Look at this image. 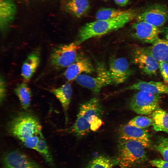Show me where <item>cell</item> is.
<instances>
[{
	"instance_id": "6da1fadb",
	"label": "cell",
	"mask_w": 168,
	"mask_h": 168,
	"mask_svg": "<svg viewBox=\"0 0 168 168\" xmlns=\"http://www.w3.org/2000/svg\"><path fill=\"white\" fill-rule=\"evenodd\" d=\"M103 114L100 100L96 97L92 98L81 105L75 123L67 131L77 138L84 137L101 126Z\"/></svg>"
},
{
	"instance_id": "7a4b0ae2",
	"label": "cell",
	"mask_w": 168,
	"mask_h": 168,
	"mask_svg": "<svg viewBox=\"0 0 168 168\" xmlns=\"http://www.w3.org/2000/svg\"><path fill=\"white\" fill-rule=\"evenodd\" d=\"M138 14L137 10L129 9L124 14L112 19L97 20L86 23L80 28L76 42L80 45L89 39L117 30L136 17Z\"/></svg>"
},
{
	"instance_id": "3957f363",
	"label": "cell",
	"mask_w": 168,
	"mask_h": 168,
	"mask_svg": "<svg viewBox=\"0 0 168 168\" xmlns=\"http://www.w3.org/2000/svg\"><path fill=\"white\" fill-rule=\"evenodd\" d=\"M6 129L8 133L23 142L28 138L42 133V126L38 119L27 112H20L8 122Z\"/></svg>"
},
{
	"instance_id": "277c9868",
	"label": "cell",
	"mask_w": 168,
	"mask_h": 168,
	"mask_svg": "<svg viewBox=\"0 0 168 168\" xmlns=\"http://www.w3.org/2000/svg\"><path fill=\"white\" fill-rule=\"evenodd\" d=\"M117 161L120 168H130L147 159L146 148L140 142L119 138Z\"/></svg>"
},
{
	"instance_id": "5b68a950",
	"label": "cell",
	"mask_w": 168,
	"mask_h": 168,
	"mask_svg": "<svg viewBox=\"0 0 168 168\" xmlns=\"http://www.w3.org/2000/svg\"><path fill=\"white\" fill-rule=\"evenodd\" d=\"M95 69L96 76L81 74L75 80L80 85L90 90L95 94H97L103 87L113 84L109 70L104 63L97 62Z\"/></svg>"
},
{
	"instance_id": "8992f818",
	"label": "cell",
	"mask_w": 168,
	"mask_h": 168,
	"mask_svg": "<svg viewBox=\"0 0 168 168\" xmlns=\"http://www.w3.org/2000/svg\"><path fill=\"white\" fill-rule=\"evenodd\" d=\"M79 45L75 41L55 48L50 56L51 65L57 69L68 67L77 59Z\"/></svg>"
},
{
	"instance_id": "52a82bcc",
	"label": "cell",
	"mask_w": 168,
	"mask_h": 168,
	"mask_svg": "<svg viewBox=\"0 0 168 168\" xmlns=\"http://www.w3.org/2000/svg\"><path fill=\"white\" fill-rule=\"evenodd\" d=\"M159 95L139 91L132 97L129 108L138 114H152L158 108L161 98Z\"/></svg>"
},
{
	"instance_id": "ba28073f",
	"label": "cell",
	"mask_w": 168,
	"mask_h": 168,
	"mask_svg": "<svg viewBox=\"0 0 168 168\" xmlns=\"http://www.w3.org/2000/svg\"><path fill=\"white\" fill-rule=\"evenodd\" d=\"M136 17L137 21H143L158 28L168 21V10L164 5H153L138 14Z\"/></svg>"
},
{
	"instance_id": "9c48e42d",
	"label": "cell",
	"mask_w": 168,
	"mask_h": 168,
	"mask_svg": "<svg viewBox=\"0 0 168 168\" xmlns=\"http://www.w3.org/2000/svg\"><path fill=\"white\" fill-rule=\"evenodd\" d=\"M133 62L144 74H155L159 69V62L154 58L149 50L139 49L135 50Z\"/></svg>"
},
{
	"instance_id": "30bf717a",
	"label": "cell",
	"mask_w": 168,
	"mask_h": 168,
	"mask_svg": "<svg viewBox=\"0 0 168 168\" xmlns=\"http://www.w3.org/2000/svg\"><path fill=\"white\" fill-rule=\"evenodd\" d=\"M2 168H40L26 155L18 151L5 154L2 158Z\"/></svg>"
},
{
	"instance_id": "8fae6325",
	"label": "cell",
	"mask_w": 168,
	"mask_h": 168,
	"mask_svg": "<svg viewBox=\"0 0 168 168\" xmlns=\"http://www.w3.org/2000/svg\"><path fill=\"white\" fill-rule=\"evenodd\" d=\"M132 35L135 38L144 43H152L158 37V28L145 21H137L132 26Z\"/></svg>"
},
{
	"instance_id": "7c38bea8",
	"label": "cell",
	"mask_w": 168,
	"mask_h": 168,
	"mask_svg": "<svg viewBox=\"0 0 168 168\" xmlns=\"http://www.w3.org/2000/svg\"><path fill=\"white\" fill-rule=\"evenodd\" d=\"M108 70L112 84L114 85H118L125 82L131 73L128 62L124 58L111 59Z\"/></svg>"
},
{
	"instance_id": "4fadbf2b",
	"label": "cell",
	"mask_w": 168,
	"mask_h": 168,
	"mask_svg": "<svg viewBox=\"0 0 168 168\" xmlns=\"http://www.w3.org/2000/svg\"><path fill=\"white\" fill-rule=\"evenodd\" d=\"M119 138L132 140L141 143L146 148L149 147L151 141L148 131L128 124L120 126L119 129Z\"/></svg>"
},
{
	"instance_id": "5bb4252c",
	"label": "cell",
	"mask_w": 168,
	"mask_h": 168,
	"mask_svg": "<svg viewBox=\"0 0 168 168\" xmlns=\"http://www.w3.org/2000/svg\"><path fill=\"white\" fill-rule=\"evenodd\" d=\"M95 70L88 58L82 56H78L75 61L67 67L64 75L68 81H71L75 79L82 73H91Z\"/></svg>"
},
{
	"instance_id": "9a60e30c",
	"label": "cell",
	"mask_w": 168,
	"mask_h": 168,
	"mask_svg": "<svg viewBox=\"0 0 168 168\" xmlns=\"http://www.w3.org/2000/svg\"><path fill=\"white\" fill-rule=\"evenodd\" d=\"M16 7L14 0H0V25L3 33L10 27L16 13Z\"/></svg>"
},
{
	"instance_id": "2e32d148",
	"label": "cell",
	"mask_w": 168,
	"mask_h": 168,
	"mask_svg": "<svg viewBox=\"0 0 168 168\" xmlns=\"http://www.w3.org/2000/svg\"><path fill=\"white\" fill-rule=\"evenodd\" d=\"M124 90H137L154 94H168V84L159 82L141 81L128 86Z\"/></svg>"
},
{
	"instance_id": "e0dca14e",
	"label": "cell",
	"mask_w": 168,
	"mask_h": 168,
	"mask_svg": "<svg viewBox=\"0 0 168 168\" xmlns=\"http://www.w3.org/2000/svg\"><path fill=\"white\" fill-rule=\"evenodd\" d=\"M40 55L38 51H34L28 56L21 68V76L25 82L31 79L40 62Z\"/></svg>"
},
{
	"instance_id": "ac0fdd59",
	"label": "cell",
	"mask_w": 168,
	"mask_h": 168,
	"mask_svg": "<svg viewBox=\"0 0 168 168\" xmlns=\"http://www.w3.org/2000/svg\"><path fill=\"white\" fill-rule=\"evenodd\" d=\"M51 92L54 95L62 105L64 113L66 124L68 120V111L72 95V86L69 83H67L58 88L51 89Z\"/></svg>"
},
{
	"instance_id": "d6986e66",
	"label": "cell",
	"mask_w": 168,
	"mask_h": 168,
	"mask_svg": "<svg viewBox=\"0 0 168 168\" xmlns=\"http://www.w3.org/2000/svg\"><path fill=\"white\" fill-rule=\"evenodd\" d=\"M149 50L158 62H168V31L164 38H158L153 43Z\"/></svg>"
},
{
	"instance_id": "ffe728a7",
	"label": "cell",
	"mask_w": 168,
	"mask_h": 168,
	"mask_svg": "<svg viewBox=\"0 0 168 168\" xmlns=\"http://www.w3.org/2000/svg\"><path fill=\"white\" fill-rule=\"evenodd\" d=\"M152 117L155 131L168 133V113L158 108L152 114Z\"/></svg>"
},
{
	"instance_id": "44dd1931",
	"label": "cell",
	"mask_w": 168,
	"mask_h": 168,
	"mask_svg": "<svg viewBox=\"0 0 168 168\" xmlns=\"http://www.w3.org/2000/svg\"><path fill=\"white\" fill-rule=\"evenodd\" d=\"M66 6L68 12L77 17L85 15L90 8L87 0H69Z\"/></svg>"
},
{
	"instance_id": "7402d4cb",
	"label": "cell",
	"mask_w": 168,
	"mask_h": 168,
	"mask_svg": "<svg viewBox=\"0 0 168 168\" xmlns=\"http://www.w3.org/2000/svg\"><path fill=\"white\" fill-rule=\"evenodd\" d=\"M14 91L23 108L28 110L30 105L32 97L31 91L28 85L25 82L17 84Z\"/></svg>"
},
{
	"instance_id": "603a6c76",
	"label": "cell",
	"mask_w": 168,
	"mask_h": 168,
	"mask_svg": "<svg viewBox=\"0 0 168 168\" xmlns=\"http://www.w3.org/2000/svg\"><path fill=\"white\" fill-rule=\"evenodd\" d=\"M35 150L42 156L48 163L53 164L52 156L43 134L40 136Z\"/></svg>"
},
{
	"instance_id": "cb8c5ba5",
	"label": "cell",
	"mask_w": 168,
	"mask_h": 168,
	"mask_svg": "<svg viewBox=\"0 0 168 168\" xmlns=\"http://www.w3.org/2000/svg\"><path fill=\"white\" fill-rule=\"evenodd\" d=\"M126 11L111 8H101L97 12L96 18L97 20L110 19L124 14Z\"/></svg>"
},
{
	"instance_id": "d4e9b609",
	"label": "cell",
	"mask_w": 168,
	"mask_h": 168,
	"mask_svg": "<svg viewBox=\"0 0 168 168\" xmlns=\"http://www.w3.org/2000/svg\"><path fill=\"white\" fill-rule=\"evenodd\" d=\"M113 164V161L109 157L100 156L92 160L87 168H112Z\"/></svg>"
},
{
	"instance_id": "484cf974",
	"label": "cell",
	"mask_w": 168,
	"mask_h": 168,
	"mask_svg": "<svg viewBox=\"0 0 168 168\" xmlns=\"http://www.w3.org/2000/svg\"><path fill=\"white\" fill-rule=\"evenodd\" d=\"M154 147L161 154L164 160L168 162V138L159 137Z\"/></svg>"
},
{
	"instance_id": "4316f807",
	"label": "cell",
	"mask_w": 168,
	"mask_h": 168,
	"mask_svg": "<svg viewBox=\"0 0 168 168\" xmlns=\"http://www.w3.org/2000/svg\"><path fill=\"white\" fill-rule=\"evenodd\" d=\"M153 123V120L151 118L137 116L131 120L128 124L140 128H144L152 125Z\"/></svg>"
},
{
	"instance_id": "83f0119b",
	"label": "cell",
	"mask_w": 168,
	"mask_h": 168,
	"mask_svg": "<svg viewBox=\"0 0 168 168\" xmlns=\"http://www.w3.org/2000/svg\"><path fill=\"white\" fill-rule=\"evenodd\" d=\"M41 133L40 135H34L25 140L22 143L27 148L35 150Z\"/></svg>"
},
{
	"instance_id": "f1b7e54d",
	"label": "cell",
	"mask_w": 168,
	"mask_h": 168,
	"mask_svg": "<svg viewBox=\"0 0 168 168\" xmlns=\"http://www.w3.org/2000/svg\"><path fill=\"white\" fill-rule=\"evenodd\" d=\"M159 68L164 83L168 84V62H159Z\"/></svg>"
},
{
	"instance_id": "f546056e",
	"label": "cell",
	"mask_w": 168,
	"mask_h": 168,
	"mask_svg": "<svg viewBox=\"0 0 168 168\" xmlns=\"http://www.w3.org/2000/svg\"><path fill=\"white\" fill-rule=\"evenodd\" d=\"M6 95V84L3 77L2 75L0 78V102H3Z\"/></svg>"
},
{
	"instance_id": "4dcf8cb0",
	"label": "cell",
	"mask_w": 168,
	"mask_h": 168,
	"mask_svg": "<svg viewBox=\"0 0 168 168\" xmlns=\"http://www.w3.org/2000/svg\"><path fill=\"white\" fill-rule=\"evenodd\" d=\"M153 166L157 168H168V162L160 159H155L150 161Z\"/></svg>"
},
{
	"instance_id": "1f68e13d",
	"label": "cell",
	"mask_w": 168,
	"mask_h": 168,
	"mask_svg": "<svg viewBox=\"0 0 168 168\" xmlns=\"http://www.w3.org/2000/svg\"><path fill=\"white\" fill-rule=\"evenodd\" d=\"M129 0H114L115 2L120 6H125L128 3Z\"/></svg>"
},
{
	"instance_id": "d6a6232c",
	"label": "cell",
	"mask_w": 168,
	"mask_h": 168,
	"mask_svg": "<svg viewBox=\"0 0 168 168\" xmlns=\"http://www.w3.org/2000/svg\"><path fill=\"white\" fill-rule=\"evenodd\" d=\"M45 0H25V1H27L28 2H33V1H45Z\"/></svg>"
},
{
	"instance_id": "836d02e7",
	"label": "cell",
	"mask_w": 168,
	"mask_h": 168,
	"mask_svg": "<svg viewBox=\"0 0 168 168\" xmlns=\"http://www.w3.org/2000/svg\"></svg>"
}]
</instances>
